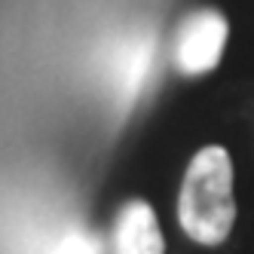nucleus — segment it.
I'll use <instances>...</instances> for the list:
<instances>
[{
	"mask_svg": "<svg viewBox=\"0 0 254 254\" xmlns=\"http://www.w3.org/2000/svg\"><path fill=\"white\" fill-rule=\"evenodd\" d=\"M153 62V46L147 40H132L114 62V86L123 98H135L138 86L147 77V64Z\"/></svg>",
	"mask_w": 254,
	"mask_h": 254,
	"instance_id": "nucleus-4",
	"label": "nucleus"
},
{
	"mask_svg": "<svg viewBox=\"0 0 254 254\" xmlns=\"http://www.w3.org/2000/svg\"><path fill=\"white\" fill-rule=\"evenodd\" d=\"M49 254H101V248H98V239L89 236L86 230H67Z\"/></svg>",
	"mask_w": 254,
	"mask_h": 254,
	"instance_id": "nucleus-5",
	"label": "nucleus"
},
{
	"mask_svg": "<svg viewBox=\"0 0 254 254\" xmlns=\"http://www.w3.org/2000/svg\"><path fill=\"white\" fill-rule=\"evenodd\" d=\"M162 248L166 242L156 211L144 199L126 202L114 224V254H162Z\"/></svg>",
	"mask_w": 254,
	"mask_h": 254,
	"instance_id": "nucleus-3",
	"label": "nucleus"
},
{
	"mask_svg": "<svg viewBox=\"0 0 254 254\" xmlns=\"http://www.w3.org/2000/svg\"><path fill=\"white\" fill-rule=\"evenodd\" d=\"M227 34L230 25L217 9L202 6L193 9L181 19L178 31H175V64L181 74L187 77H199L208 74L211 67H217L227 46Z\"/></svg>",
	"mask_w": 254,
	"mask_h": 254,
	"instance_id": "nucleus-2",
	"label": "nucleus"
},
{
	"mask_svg": "<svg viewBox=\"0 0 254 254\" xmlns=\"http://www.w3.org/2000/svg\"><path fill=\"white\" fill-rule=\"evenodd\" d=\"M178 221L199 245H221L236 221L233 159L224 147H202L187 166L178 196Z\"/></svg>",
	"mask_w": 254,
	"mask_h": 254,
	"instance_id": "nucleus-1",
	"label": "nucleus"
}]
</instances>
